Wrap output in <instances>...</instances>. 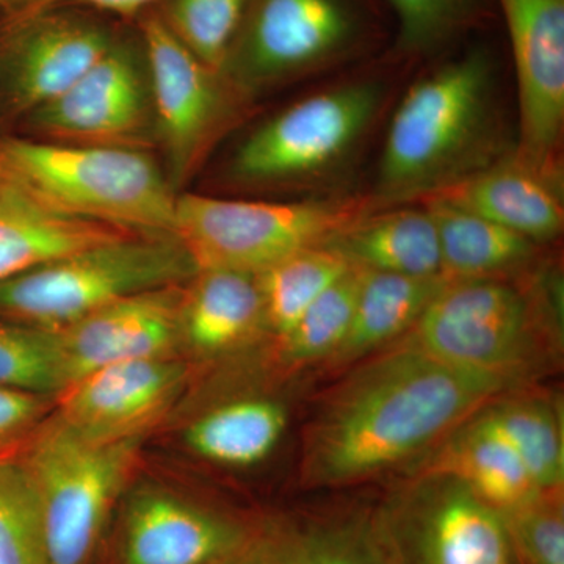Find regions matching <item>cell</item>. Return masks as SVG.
I'll list each match as a JSON object with an SVG mask.
<instances>
[{
  "label": "cell",
  "mask_w": 564,
  "mask_h": 564,
  "mask_svg": "<svg viewBox=\"0 0 564 564\" xmlns=\"http://www.w3.org/2000/svg\"><path fill=\"white\" fill-rule=\"evenodd\" d=\"M505 383L411 344L366 367L326 404L307 440L304 477L337 485L380 473L466 421Z\"/></svg>",
  "instance_id": "cell-1"
},
{
  "label": "cell",
  "mask_w": 564,
  "mask_h": 564,
  "mask_svg": "<svg viewBox=\"0 0 564 564\" xmlns=\"http://www.w3.org/2000/svg\"><path fill=\"white\" fill-rule=\"evenodd\" d=\"M496 62L475 46L415 82L386 135L380 202L419 199L497 161Z\"/></svg>",
  "instance_id": "cell-2"
},
{
  "label": "cell",
  "mask_w": 564,
  "mask_h": 564,
  "mask_svg": "<svg viewBox=\"0 0 564 564\" xmlns=\"http://www.w3.org/2000/svg\"><path fill=\"white\" fill-rule=\"evenodd\" d=\"M0 174L58 209L143 236H174L177 196L139 148L0 139Z\"/></svg>",
  "instance_id": "cell-3"
},
{
  "label": "cell",
  "mask_w": 564,
  "mask_h": 564,
  "mask_svg": "<svg viewBox=\"0 0 564 564\" xmlns=\"http://www.w3.org/2000/svg\"><path fill=\"white\" fill-rule=\"evenodd\" d=\"M198 273L174 236L129 234L0 282V318L57 332L109 304Z\"/></svg>",
  "instance_id": "cell-4"
},
{
  "label": "cell",
  "mask_w": 564,
  "mask_h": 564,
  "mask_svg": "<svg viewBox=\"0 0 564 564\" xmlns=\"http://www.w3.org/2000/svg\"><path fill=\"white\" fill-rule=\"evenodd\" d=\"M141 440L93 443L52 411L18 456L43 522L51 564H93L139 463Z\"/></svg>",
  "instance_id": "cell-5"
},
{
  "label": "cell",
  "mask_w": 564,
  "mask_h": 564,
  "mask_svg": "<svg viewBox=\"0 0 564 564\" xmlns=\"http://www.w3.org/2000/svg\"><path fill=\"white\" fill-rule=\"evenodd\" d=\"M380 39L373 0H248L221 74L256 90L350 61Z\"/></svg>",
  "instance_id": "cell-6"
},
{
  "label": "cell",
  "mask_w": 564,
  "mask_h": 564,
  "mask_svg": "<svg viewBox=\"0 0 564 564\" xmlns=\"http://www.w3.org/2000/svg\"><path fill=\"white\" fill-rule=\"evenodd\" d=\"M370 202L265 203L177 196L174 237L198 272L226 269L258 274L293 252L328 243L372 214Z\"/></svg>",
  "instance_id": "cell-7"
},
{
  "label": "cell",
  "mask_w": 564,
  "mask_h": 564,
  "mask_svg": "<svg viewBox=\"0 0 564 564\" xmlns=\"http://www.w3.org/2000/svg\"><path fill=\"white\" fill-rule=\"evenodd\" d=\"M383 104V85L356 80L293 104L256 129L234 155L248 182L307 180L332 170L366 135Z\"/></svg>",
  "instance_id": "cell-8"
},
{
  "label": "cell",
  "mask_w": 564,
  "mask_h": 564,
  "mask_svg": "<svg viewBox=\"0 0 564 564\" xmlns=\"http://www.w3.org/2000/svg\"><path fill=\"white\" fill-rule=\"evenodd\" d=\"M532 296L500 280L447 281L414 323L411 344L441 361L507 378L530 344Z\"/></svg>",
  "instance_id": "cell-9"
},
{
  "label": "cell",
  "mask_w": 564,
  "mask_h": 564,
  "mask_svg": "<svg viewBox=\"0 0 564 564\" xmlns=\"http://www.w3.org/2000/svg\"><path fill=\"white\" fill-rule=\"evenodd\" d=\"M104 543L106 564H236L259 540L250 527L215 508L166 488L139 486L122 496Z\"/></svg>",
  "instance_id": "cell-10"
},
{
  "label": "cell",
  "mask_w": 564,
  "mask_h": 564,
  "mask_svg": "<svg viewBox=\"0 0 564 564\" xmlns=\"http://www.w3.org/2000/svg\"><path fill=\"white\" fill-rule=\"evenodd\" d=\"M118 33L96 17L58 7L3 18L0 104L28 118L57 99L109 51Z\"/></svg>",
  "instance_id": "cell-11"
},
{
  "label": "cell",
  "mask_w": 564,
  "mask_h": 564,
  "mask_svg": "<svg viewBox=\"0 0 564 564\" xmlns=\"http://www.w3.org/2000/svg\"><path fill=\"white\" fill-rule=\"evenodd\" d=\"M25 120L41 140L141 150L155 132L141 39L118 35L73 87Z\"/></svg>",
  "instance_id": "cell-12"
},
{
  "label": "cell",
  "mask_w": 564,
  "mask_h": 564,
  "mask_svg": "<svg viewBox=\"0 0 564 564\" xmlns=\"http://www.w3.org/2000/svg\"><path fill=\"white\" fill-rule=\"evenodd\" d=\"M513 55L519 106L514 158L562 177L564 0H497Z\"/></svg>",
  "instance_id": "cell-13"
},
{
  "label": "cell",
  "mask_w": 564,
  "mask_h": 564,
  "mask_svg": "<svg viewBox=\"0 0 564 564\" xmlns=\"http://www.w3.org/2000/svg\"><path fill=\"white\" fill-rule=\"evenodd\" d=\"M140 39L150 73L155 133L169 155L174 187L188 176L221 124L232 85L193 55L161 14L144 18Z\"/></svg>",
  "instance_id": "cell-14"
},
{
  "label": "cell",
  "mask_w": 564,
  "mask_h": 564,
  "mask_svg": "<svg viewBox=\"0 0 564 564\" xmlns=\"http://www.w3.org/2000/svg\"><path fill=\"white\" fill-rule=\"evenodd\" d=\"M188 381L176 355L110 364L55 397L54 414L93 443L143 440L173 410Z\"/></svg>",
  "instance_id": "cell-15"
},
{
  "label": "cell",
  "mask_w": 564,
  "mask_h": 564,
  "mask_svg": "<svg viewBox=\"0 0 564 564\" xmlns=\"http://www.w3.org/2000/svg\"><path fill=\"white\" fill-rule=\"evenodd\" d=\"M182 285L126 296L54 332L62 391L110 364L174 356L182 345Z\"/></svg>",
  "instance_id": "cell-16"
},
{
  "label": "cell",
  "mask_w": 564,
  "mask_h": 564,
  "mask_svg": "<svg viewBox=\"0 0 564 564\" xmlns=\"http://www.w3.org/2000/svg\"><path fill=\"white\" fill-rule=\"evenodd\" d=\"M560 191V176L540 172L513 155L419 199H436L470 212L538 243L555 239L563 231Z\"/></svg>",
  "instance_id": "cell-17"
},
{
  "label": "cell",
  "mask_w": 564,
  "mask_h": 564,
  "mask_svg": "<svg viewBox=\"0 0 564 564\" xmlns=\"http://www.w3.org/2000/svg\"><path fill=\"white\" fill-rule=\"evenodd\" d=\"M433 486L415 510L414 564H510L499 511L451 478Z\"/></svg>",
  "instance_id": "cell-18"
},
{
  "label": "cell",
  "mask_w": 564,
  "mask_h": 564,
  "mask_svg": "<svg viewBox=\"0 0 564 564\" xmlns=\"http://www.w3.org/2000/svg\"><path fill=\"white\" fill-rule=\"evenodd\" d=\"M129 234L58 209L0 174V282Z\"/></svg>",
  "instance_id": "cell-19"
},
{
  "label": "cell",
  "mask_w": 564,
  "mask_h": 564,
  "mask_svg": "<svg viewBox=\"0 0 564 564\" xmlns=\"http://www.w3.org/2000/svg\"><path fill=\"white\" fill-rule=\"evenodd\" d=\"M429 478H451L505 513L541 491L524 463L481 413L463 425L426 466Z\"/></svg>",
  "instance_id": "cell-20"
},
{
  "label": "cell",
  "mask_w": 564,
  "mask_h": 564,
  "mask_svg": "<svg viewBox=\"0 0 564 564\" xmlns=\"http://www.w3.org/2000/svg\"><path fill=\"white\" fill-rule=\"evenodd\" d=\"M265 326L258 274L199 270L184 291L182 345L202 355L240 347Z\"/></svg>",
  "instance_id": "cell-21"
},
{
  "label": "cell",
  "mask_w": 564,
  "mask_h": 564,
  "mask_svg": "<svg viewBox=\"0 0 564 564\" xmlns=\"http://www.w3.org/2000/svg\"><path fill=\"white\" fill-rule=\"evenodd\" d=\"M328 245L355 265L373 272L421 278L443 274L440 237L425 207L366 215Z\"/></svg>",
  "instance_id": "cell-22"
},
{
  "label": "cell",
  "mask_w": 564,
  "mask_h": 564,
  "mask_svg": "<svg viewBox=\"0 0 564 564\" xmlns=\"http://www.w3.org/2000/svg\"><path fill=\"white\" fill-rule=\"evenodd\" d=\"M422 204L436 225L447 280L497 278L533 256L536 243L502 225L436 199H422Z\"/></svg>",
  "instance_id": "cell-23"
},
{
  "label": "cell",
  "mask_w": 564,
  "mask_h": 564,
  "mask_svg": "<svg viewBox=\"0 0 564 564\" xmlns=\"http://www.w3.org/2000/svg\"><path fill=\"white\" fill-rule=\"evenodd\" d=\"M288 413L276 400L240 399L207 411L185 430L193 454L229 467L263 462L280 443Z\"/></svg>",
  "instance_id": "cell-24"
},
{
  "label": "cell",
  "mask_w": 564,
  "mask_h": 564,
  "mask_svg": "<svg viewBox=\"0 0 564 564\" xmlns=\"http://www.w3.org/2000/svg\"><path fill=\"white\" fill-rule=\"evenodd\" d=\"M447 281L444 274L404 276L364 269L350 329L334 355L356 358L413 328Z\"/></svg>",
  "instance_id": "cell-25"
},
{
  "label": "cell",
  "mask_w": 564,
  "mask_h": 564,
  "mask_svg": "<svg viewBox=\"0 0 564 564\" xmlns=\"http://www.w3.org/2000/svg\"><path fill=\"white\" fill-rule=\"evenodd\" d=\"M352 263L332 245L304 248L258 273L265 328L280 339Z\"/></svg>",
  "instance_id": "cell-26"
},
{
  "label": "cell",
  "mask_w": 564,
  "mask_h": 564,
  "mask_svg": "<svg viewBox=\"0 0 564 564\" xmlns=\"http://www.w3.org/2000/svg\"><path fill=\"white\" fill-rule=\"evenodd\" d=\"M513 447L541 491H562L563 433L558 417L538 400H508L484 411Z\"/></svg>",
  "instance_id": "cell-27"
},
{
  "label": "cell",
  "mask_w": 564,
  "mask_h": 564,
  "mask_svg": "<svg viewBox=\"0 0 564 564\" xmlns=\"http://www.w3.org/2000/svg\"><path fill=\"white\" fill-rule=\"evenodd\" d=\"M362 276V267L352 263L343 278L315 300L292 332L281 339L285 362H313L337 351L350 329Z\"/></svg>",
  "instance_id": "cell-28"
},
{
  "label": "cell",
  "mask_w": 564,
  "mask_h": 564,
  "mask_svg": "<svg viewBox=\"0 0 564 564\" xmlns=\"http://www.w3.org/2000/svg\"><path fill=\"white\" fill-rule=\"evenodd\" d=\"M397 20L395 52L423 57L480 24L488 0H386Z\"/></svg>",
  "instance_id": "cell-29"
},
{
  "label": "cell",
  "mask_w": 564,
  "mask_h": 564,
  "mask_svg": "<svg viewBox=\"0 0 564 564\" xmlns=\"http://www.w3.org/2000/svg\"><path fill=\"white\" fill-rule=\"evenodd\" d=\"M0 564H51L31 481L18 456H0Z\"/></svg>",
  "instance_id": "cell-30"
},
{
  "label": "cell",
  "mask_w": 564,
  "mask_h": 564,
  "mask_svg": "<svg viewBox=\"0 0 564 564\" xmlns=\"http://www.w3.org/2000/svg\"><path fill=\"white\" fill-rule=\"evenodd\" d=\"M247 3L248 0H170L161 17L193 55L221 73Z\"/></svg>",
  "instance_id": "cell-31"
},
{
  "label": "cell",
  "mask_w": 564,
  "mask_h": 564,
  "mask_svg": "<svg viewBox=\"0 0 564 564\" xmlns=\"http://www.w3.org/2000/svg\"><path fill=\"white\" fill-rule=\"evenodd\" d=\"M0 384L57 397L63 384L54 332L0 318Z\"/></svg>",
  "instance_id": "cell-32"
},
{
  "label": "cell",
  "mask_w": 564,
  "mask_h": 564,
  "mask_svg": "<svg viewBox=\"0 0 564 564\" xmlns=\"http://www.w3.org/2000/svg\"><path fill=\"white\" fill-rule=\"evenodd\" d=\"M508 540L529 564H564L562 491H544L533 500L500 513Z\"/></svg>",
  "instance_id": "cell-33"
},
{
  "label": "cell",
  "mask_w": 564,
  "mask_h": 564,
  "mask_svg": "<svg viewBox=\"0 0 564 564\" xmlns=\"http://www.w3.org/2000/svg\"><path fill=\"white\" fill-rule=\"evenodd\" d=\"M55 397L0 384V456L31 440L54 411Z\"/></svg>",
  "instance_id": "cell-34"
},
{
  "label": "cell",
  "mask_w": 564,
  "mask_h": 564,
  "mask_svg": "<svg viewBox=\"0 0 564 564\" xmlns=\"http://www.w3.org/2000/svg\"><path fill=\"white\" fill-rule=\"evenodd\" d=\"M280 564H380L343 541L311 540L300 543L270 544Z\"/></svg>",
  "instance_id": "cell-35"
},
{
  "label": "cell",
  "mask_w": 564,
  "mask_h": 564,
  "mask_svg": "<svg viewBox=\"0 0 564 564\" xmlns=\"http://www.w3.org/2000/svg\"><path fill=\"white\" fill-rule=\"evenodd\" d=\"M154 0H0L3 17L33 13V11L58 9V7H88L109 13L132 17L150 7Z\"/></svg>",
  "instance_id": "cell-36"
},
{
  "label": "cell",
  "mask_w": 564,
  "mask_h": 564,
  "mask_svg": "<svg viewBox=\"0 0 564 564\" xmlns=\"http://www.w3.org/2000/svg\"><path fill=\"white\" fill-rule=\"evenodd\" d=\"M236 564H280L278 563L276 556H274L270 543H262L259 541L254 547L248 552L243 558H240Z\"/></svg>",
  "instance_id": "cell-37"
}]
</instances>
